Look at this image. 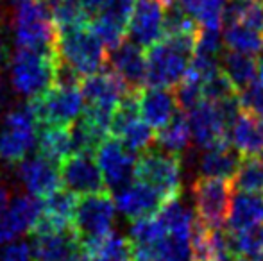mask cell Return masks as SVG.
Instances as JSON below:
<instances>
[{
  "label": "cell",
  "mask_w": 263,
  "mask_h": 261,
  "mask_svg": "<svg viewBox=\"0 0 263 261\" xmlns=\"http://www.w3.org/2000/svg\"><path fill=\"white\" fill-rule=\"evenodd\" d=\"M177 106L183 109H190L201 101H204V81L195 73L188 72L186 77L181 81L174 90Z\"/></svg>",
  "instance_id": "37"
},
{
  "label": "cell",
  "mask_w": 263,
  "mask_h": 261,
  "mask_svg": "<svg viewBox=\"0 0 263 261\" xmlns=\"http://www.w3.org/2000/svg\"><path fill=\"white\" fill-rule=\"evenodd\" d=\"M222 42H224L226 50L254 56L260 52L263 45V32L243 22H226L224 31H222Z\"/></svg>",
  "instance_id": "31"
},
{
  "label": "cell",
  "mask_w": 263,
  "mask_h": 261,
  "mask_svg": "<svg viewBox=\"0 0 263 261\" xmlns=\"http://www.w3.org/2000/svg\"><path fill=\"white\" fill-rule=\"evenodd\" d=\"M138 104L140 115L153 129H159L166 122H170V118L179 109L176 95H174V91L170 88L149 86L145 90H140Z\"/></svg>",
  "instance_id": "24"
},
{
  "label": "cell",
  "mask_w": 263,
  "mask_h": 261,
  "mask_svg": "<svg viewBox=\"0 0 263 261\" xmlns=\"http://www.w3.org/2000/svg\"><path fill=\"white\" fill-rule=\"evenodd\" d=\"M38 126H72L84 109L79 83H54L27 102Z\"/></svg>",
  "instance_id": "5"
},
{
  "label": "cell",
  "mask_w": 263,
  "mask_h": 261,
  "mask_svg": "<svg viewBox=\"0 0 263 261\" xmlns=\"http://www.w3.org/2000/svg\"><path fill=\"white\" fill-rule=\"evenodd\" d=\"M9 204H11V192H9V188H7V185L0 183V216L6 213Z\"/></svg>",
  "instance_id": "41"
},
{
  "label": "cell",
  "mask_w": 263,
  "mask_h": 261,
  "mask_svg": "<svg viewBox=\"0 0 263 261\" xmlns=\"http://www.w3.org/2000/svg\"><path fill=\"white\" fill-rule=\"evenodd\" d=\"M79 88L83 93L84 106L106 109L111 113L129 91L124 81L111 70H99L91 75L83 77L79 81Z\"/></svg>",
  "instance_id": "16"
},
{
  "label": "cell",
  "mask_w": 263,
  "mask_h": 261,
  "mask_svg": "<svg viewBox=\"0 0 263 261\" xmlns=\"http://www.w3.org/2000/svg\"><path fill=\"white\" fill-rule=\"evenodd\" d=\"M38 124L27 104L14 108L0 120V163L18 165L36 147Z\"/></svg>",
  "instance_id": "7"
},
{
  "label": "cell",
  "mask_w": 263,
  "mask_h": 261,
  "mask_svg": "<svg viewBox=\"0 0 263 261\" xmlns=\"http://www.w3.org/2000/svg\"><path fill=\"white\" fill-rule=\"evenodd\" d=\"M226 224L231 233H240L263 224V193L236 190V193L231 195Z\"/></svg>",
  "instance_id": "25"
},
{
  "label": "cell",
  "mask_w": 263,
  "mask_h": 261,
  "mask_svg": "<svg viewBox=\"0 0 263 261\" xmlns=\"http://www.w3.org/2000/svg\"><path fill=\"white\" fill-rule=\"evenodd\" d=\"M194 209L206 227H224L233 195L231 181L199 177L192 186Z\"/></svg>",
  "instance_id": "10"
},
{
  "label": "cell",
  "mask_w": 263,
  "mask_h": 261,
  "mask_svg": "<svg viewBox=\"0 0 263 261\" xmlns=\"http://www.w3.org/2000/svg\"><path fill=\"white\" fill-rule=\"evenodd\" d=\"M55 54L59 65L76 73L79 79L104 68L107 63V49L88 22L72 27L58 29Z\"/></svg>",
  "instance_id": "1"
},
{
  "label": "cell",
  "mask_w": 263,
  "mask_h": 261,
  "mask_svg": "<svg viewBox=\"0 0 263 261\" xmlns=\"http://www.w3.org/2000/svg\"><path fill=\"white\" fill-rule=\"evenodd\" d=\"M113 138H118L129 150L133 152H145L147 149L154 145V138H156V132H154L153 127L145 122V120L140 116L135 122H131L127 127H124L117 136Z\"/></svg>",
  "instance_id": "35"
},
{
  "label": "cell",
  "mask_w": 263,
  "mask_h": 261,
  "mask_svg": "<svg viewBox=\"0 0 263 261\" xmlns=\"http://www.w3.org/2000/svg\"><path fill=\"white\" fill-rule=\"evenodd\" d=\"M76 193L68 192L66 188H59L49 197L42 198V213L38 222L31 229V233H42V231L66 229L73 227V213L77 206ZM29 233V234H31Z\"/></svg>",
  "instance_id": "21"
},
{
  "label": "cell",
  "mask_w": 263,
  "mask_h": 261,
  "mask_svg": "<svg viewBox=\"0 0 263 261\" xmlns=\"http://www.w3.org/2000/svg\"><path fill=\"white\" fill-rule=\"evenodd\" d=\"M59 175L63 188L76 193L77 197L107 192L93 154L72 152L59 163Z\"/></svg>",
  "instance_id": "12"
},
{
  "label": "cell",
  "mask_w": 263,
  "mask_h": 261,
  "mask_svg": "<svg viewBox=\"0 0 263 261\" xmlns=\"http://www.w3.org/2000/svg\"><path fill=\"white\" fill-rule=\"evenodd\" d=\"M16 174L22 185L25 186L31 195L38 198H45L55 190L61 188V175H59V167L50 161H47L42 156L25 157L16 165Z\"/></svg>",
  "instance_id": "20"
},
{
  "label": "cell",
  "mask_w": 263,
  "mask_h": 261,
  "mask_svg": "<svg viewBox=\"0 0 263 261\" xmlns=\"http://www.w3.org/2000/svg\"><path fill=\"white\" fill-rule=\"evenodd\" d=\"M240 106L243 111L263 118V77H256L249 86H246L238 95Z\"/></svg>",
  "instance_id": "38"
},
{
  "label": "cell",
  "mask_w": 263,
  "mask_h": 261,
  "mask_svg": "<svg viewBox=\"0 0 263 261\" xmlns=\"http://www.w3.org/2000/svg\"><path fill=\"white\" fill-rule=\"evenodd\" d=\"M36 261H83V240L73 227L31 233Z\"/></svg>",
  "instance_id": "13"
},
{
  "label": "cell",
  "mask_w": 263,
  "mask_h": 261,
  "mask_svg": "<svg viewBox=\"0 0 263 261\" xmlns=\"http://www.w3.org/2000/svg\"><path fill=\"white\" fill-rule=\"evenodd\" d=\"M261 154H263V152H261ZM261 157H263V156H261Z\"/></svg>",
  "instance_id": "47"
},
{
  "label": "cell",
  "mask_w": 263,
  "mask_h": 261,
  "mask_svg": "<svg viewBox=\"0 0 263 261\" xmlns=\"http://www.w3.org/2000/svg\"><path fill=\"white\" fill-rule=\"evenodd\" d=\"M220 70L231 84L236 88V91H242L246 86H249L258 77V61L251 54L235 52V50H224L220 57Z\"/></svg>",
  "instance_id": "29"
},
{
  "label": "cell",
  "mask_w": 263,
  "mask_h": 261,
  "mask_svg": "<svg viewBox=\"0 0 263 261\" xmlns=\"http://www.w3.org/2000/svg\"><path fill=\"white\" fill-rule=\"evenodd\" d=\"M258 72H260V77H263V45L260 49V52H258Z\"/></svg>",
  "instance_id": "43"
},
{
  "label": "cell",
  "mask_w": 263,
  "mask_h": 261,
  "mask_svg": "<svg viewBox=\"0 0 263 261\" xmlns=\"http://www.w3.org/2000/svg\"><path fill=\"white\" fill-rule=\"evenodd\" d=\"M59 59L55 50L16 49L11 57V84L16 93L31 98L55 83Z\"/></svg>",
  "instance_id": "3"
},
{
  "label": "cell",
  "mask_w": 263,
  "mask_h": 261,
  "mask_svg": "<svg viewBox=\"0 0 263 261\" xmlns=\"http://www.w3.org/2000/svg\"><path fill=\"white\" fill-rule=\"evenodd\" d=\"M84 261H133V249L129 238L111 231L97 240L83 242Z\"/></svg>",
  "instance_id": "28"
},
{
  "label": "cell",
  "mask_w": 263,
  "mask_h": 261,
  "mask_svg": "<svg viewBox=\"0 0 263 261\" xmlns=\"http://www.w3.org/2000/svg\"><path fill=\"white\" fill-rule=\"evenodd\" d=\"M127 36L143 49H149L165 38L163 0H136L127 24Z\"/></svg>",
  "instance_id": "14"
},
{
  "label": "cell",
  "mask_w": 263,
  "mask_h": 261,
  "mask_svg": "<svg viewBox=\"0 0 263 261\" xmlns=\"http://www.w3.org/2000/svg\"><path fill=\"white\" fill-rule=\"evenodd\" d=\"M42 213V198L34 195H22L14 198L0 216V245L14 242L18 236L31 233Z\"/></svg>",
  "instance_id": "19"
},
{
  "label": "cell",
  "mask_w": 263,
  "mask_h": 261,
  "mask_svg": "<svg viewBox=\"0 0 263 261\" xmlns=\"http://www.w3.org/2000/svg\"><path fill=\"white\" fill-rule=\"evenodd\" d=\"M117 208L107 192L81 195L73 213V229L83 242L97 240L113 231Z\"/></svg>",
  "instance_id": "9"
},
{
  "label": "cell",
  "mask_w": 263,
  "mask_h": 261,
  "mask_svg": "<svg viewBox=\"0 0 263 261\" xmlns=\"http://www.w3.org/2000/svg\"><path fill=\"white\" fill-rule=\"evenodd\" d=\"M115 208L120 215L129 220L154 216L165 202L159 193L143 181H131L124 188L117 190L113 197Z\"/></svg>",
  "instance_id": "17"
},
{
  "label": "cell",
  "mask_w": 263,
  "mask_h": 261,
  "mask_svg": "<svg viewBox=\"0 0 263 261\" xmlns=\"http://www.w3.org/2000/svg\"><path fill=\"white\" fill-rule=\"evenodd\" d=\"M54 20L55 29L72 27L88 22V16L81 9L79 0H42Z\"/></svg>",
  "instance_id": "34"
},
{
  "label": "cell",
  "mask_w": 263,
  "mask_h": 261,
  "mask_svg": "<svg viewBox=\"0 0 263 261\" xmlns=\"http://www.w3.org/2000/svg\"><path fill=\"white\" fill-rule=\"evenodd\" d=\"M242 157V154L235 147L229 145V142H220L217 145L206 147V149H201V154L197 157V174L199 177L231 181L238 170Z\"/></svg>",
  "instance_id": "22"
},
{
  "label": "cell",
  "mask_w": 263,
  "mask_h": 261,
  "mask_svg": "<svg viewBox=\"0 0 263 261\" xmlns=\"http://www.w3.org/2000/svg\"><path fill=\"white\" fill-rule=\"evenodd\" d=\"M194 213L195 209H192L181 198V195H177L163 202L159 211L156 213V216L168 234L181 236V238H190L192 240L195 224H197V216Z\"/></svg>",
  "instance_id": "26"
},
{
  "label": "cell",
  "mask_w": 263,
  "mask_h": 261,
  "mask_svg": "<svg viewBox=\"0 0 263 261\" xmlns=\"http://www.w3.org/2000/svg\"><path fill=\"white\" fill-rule=\"evenodd\" d=\"M106 188L111 192L124 188L136 177V154L129 150L118 138H106L95 152Z\"/></svg>",
  "instance_id": "11"
},
{
  "label": "cell",
  "mask_w": 263,
  "mask_h": 261,
  "mask_svg": "<svg viewBox=\"0 0 263 261\" xmlns=\"http://www.w3.org/2000/svg\"><path fill=\"white\" fill-rule=\"evenodd\" d=\"M0 261H32V249L25 242H9L4 244L0 251Z\"/></svg>",
  "instance_id": "39"
},
{
  "label": "cell",
  "mask_w": 263,
  "mask_h": 261,
  "mask_svg": "<svg viewBox=\"0 0 263 261\" xmlns=\"http://www.w3.org/2000/svg\"><path fill=\"white\" fill-rule=\"evenodd\" d=\"M106 2L107 0H79L81 9H83V13L88 16V20L97 16V14L102 11V7L106 6Z\"/></svg>",
  "instance_id": "40"
},
{
  "label": "cell",
  "mask_w": 263,
  "mask_h": 261,
  "mask_svg": "<svg viewBox=\"0 0 263 261\" xmlns=\"http://www.w3.org/2000/svg\"><path fill=\"white\" fill-rule=\"evenodd\" d=\"M7 2H11V4H16V6H18V4L25 2V0H7Z\"/></svg>",
  "instance_id": "44"
},
{
  "label": "cell",
  "mask_w": 263,
  "mask_h": 261,
  "mask_svg": "<svg viewBox=\"0 0 263 261\" xmlns=\"http://www.w3.org/2000/svg\"><path fill=\"white\" fill-rule=\"evenodd\" d=\"M228 142L242 156H260L263 152V118L242 109L229 124Z\"/></svg>",
  "instance_id": "23"
},
{
  "label": "cell",
  "mask_w": 263,
  "mask_h": 261,
  "mask_svg": "<svg viewBox=\"0 0 263 261\" xmlns=\"http://www.w3.org/2000/svg\"><path fill=\"white\" fill-rule=\"evenodd\" d=\"M190 143L192 134L186 122V115H181L179 111L170 118V122L159 127L156 138H154V145L158 149L174 154V156H181L183 152H186L190 149Z\"/></svg>",
  "instance_id": "30"
},
{
  "label": "cell",
  "mask_w": 263,
  "mask_h": 261,
  "mask_svg": "<svg viewBox=\"0 0 263 261\" xmlns=\"http://www.w3.org/2000/svg\"><path fill=\"white\" fill-rule=\"evenodd\" d=\"M13 29L18 49L55 50L58 29L42 0H25L18 4Z\"/></svg>",
  "instance_id": "6"
},
{
  "label": "cell",
  "mask_w": 263,
  "mask_h": 261,
  "mask_svg": "<svg viewBox=\"0 0 263 261\" xmlns=\"http://www.w3.org/2000/svg\"><path fill=\"white\" fill-rule=\"evenodd\" d=\"M36 150L38 156L59 167V163L73 152L70 126H38Z\"/></svg>",
  "instance_id": "27"
},
{
  "label": "cell",
  "mask_w": 263,
  "mask_h": 261,
  "mask_svg": "<svg viewBox=\"0 0 263 261\" xmlns=\"http://www.w3.org/2000/svg\"><path fill=\"white\" fill-rule=\"evenodd\" d=\"M233 181V188L240 192L263 193V157L243 156Z\"/></svg>",
  "instance_id": "33"
},
{
  "label": "cell",
  "mask_w": 263,
  "mask_h": 261,
  "mask_svg": "<svg viewBox=\"0 0 263 261\" xmlns=\"http://www.w3.org/2000/svg\"><path fill=\"white\" fill-rule=\"evenodd\" d=\"M6 61H7V39L2 25H0V65H4Z\"/></svg>",
  "instance_id": "42"
},
{
  "label": "cell",
  "mask_w": 263,
  "mask_h": 261,
  "mask_svg": "<svg viewBox=\"0 0 263 261\" xmlns=\"http://www.w3.org/2000/svg\"><path fill=\"white\" fill-rule=\"evenodd\" d=\"M136 179L154 188L165 200L181 195L183 165L179 156L161 149H147L136 163Z\"/></svg>",
  "instance_id": "8"
},
{
  "label": "cell",
  "mask_w": 263,
  "mask_h": 261,
  "mask_svg": "<svg viewBox=\"0 0 263 261\" xmlns=\"http://www.w3.org/2000/svg\"><path fill=\"white\" fill-rule=\"evenodd\" d=\"M233 242L238 258L263 261V224L240 233H233Z\"/></svg>",
  "instance_id": "36"
},
{
  "label": "cell",
  "mask_w": 263,
  "mask_h": 261,
  "mask_svg": "<svg viewBox=\"0 0 263 261\" xmlns=\"http://www.w3.org/2000/svg\"><path fill=\"white\" fill-rule=\"evenodd\" d=\"M240 111H242V106H240L238 95L220 102L204 98L194 108H190L186 122L194 145L197 149H206L220 142H228V127Z\"/></svg>",
  "instance_id": "4"
},
{
  "label": "cell",
  "mask_w": 263,
  "mask_h": 261,
  "mask_svg": "<svg viewBox=\"0 0 263 261\" xmlns=\"http://www.w3.org/2000/svg\"><path fill=\"white\" fill-rule=\"evenodd\" d=\"M135 4L136 0H107L101 13L91 18L90 27L101 38L107 50L125 38Z\"/></svg>",
  "instance_id": "18"
},
{
  "label": "cell",
  "mask_w": 263,
  "mask_h": 261,
  "mask_svg": "<svg viewBox=\"0 0 263 261\" xmlns=\"http://www.w3.org/2000/svg\"><path fill=\"white\" fill-rule=\"evenodd\" d=\"M199 29H222L226 0H177Z\"/></svg>",
  "instance_id": "32"
},
{
  "label": "cell",
  "mask_w": 263,
  "mask_h": 261,
  "mask_svg": "<svg viewBox=\"0 0 263 261\" xmlns=\"http://www.w3.org/2000/svg\"><path fill=\"white\" fill-rule=\"evenodd\" d=\"M235 261H251V259H246V258H236Z\"/></svg>",
  "instance_id": "45"
},
{
  "label": "cell",
  "mask_w": 263,
  "mask_h": 261,
  "mask_svg": "<svg viewBox=\"0 0 263 261\" xmlns=\"http://www.w3.org/2000/svg\"><path fill=\"white\" fill-rule=\"evenodd\" d=\"M260 2H261V4H263V0H260Z\"/></svg>",
  "instance_id": "46"
},
{
  "label": "cell",
  "mask_w": 263,
  "mask_h": 261,
  "mask_svg": "<svg viewBox=\"0 0 263 261\" xmlns=\"http://www.w3.org/2000/svg\"><path fill=\"white\" fill-rule=\"evenodd\" d=\"M107 63L129 90L140 91L147 84V57L143 47L131 39H122L118 45L109 49Z\"/></svg>",
  "instance_id": "15"
},
{
  "label": "cell",
  "mask_w": 263,
  "mask_h": 261,
  "mask_svg": "<svg viewBox=\"0 0 263 261\" xmlns=\"http://www.w3.org/2000/svg\"><path fill=\"white\" fill-rule=\"evenodd\" d=\"M197 34L165 36L149 47L147 57V84L156 88H176L190 72Z\"/></svg>",
  "instance_id": "2"
}]
</instances>
